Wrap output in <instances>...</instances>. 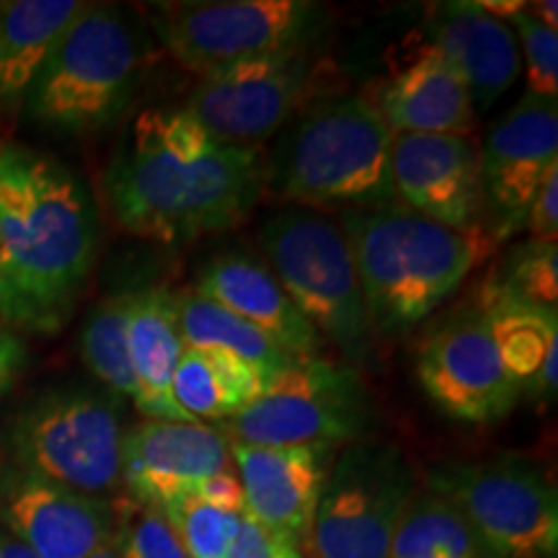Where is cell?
Returning a JSON list of instances; mask_svg holds the SVG:
<instances>
[{
  "mask_svg": "<svg viewBox=\"0 0 558 558\" xmlns=\"http://www.w3.org/2000/svg\"><path fill=\"white\" fill-rule=\"evenodd\" d=\"M264 194L267 156L256 145L209 137L184 107L140 111L104 171L111 220L169 246L226 233Z\"/></svg>",
  "mask_w": 558,
  "mask_h": 558,
  "instance_id": "1",
  "label": "cell"
},
{
  "mask_svg": "<svg viewBox=\"0 0 558 558\" xmlns=\"http://www.w3.org/2000/svg\"><path fill=\"white\" fill-rule=\"evenodd\" d=\"M99 246V220L68 166L0 145V324L58 333L73 316Z\"/></svg>",
  "mask_w": 558,
  "mask_h": 558,
  "instance_id": "2",
  "label": "cell"
},
{
  "mask_svg": "<svg viewBox=\"0 0 558 558\" xmlns=\"http://www.w3.org/2000/svg\"><path fill=\"white\" fill-rule=\"evenodd\" d=\"M378 337L427 320L499 246L492 230H452L393 205L347 209L339 220Z\"/></svg>",
  "mask_w": 558,
  "mask_h": 558,
  "instance_id": "3",
  "label": "cell"
},
{
  "mask_svg": "<svg viewBox=\"0 0 558 558\" xmlns=\"http://www.w3.org/2000/svg\"><path fill=\"white\" fill-rule=\"evenodd\" d=\"M390 148L393 132L365 96H324L284 128L267 158V194L316 213L393 207Z\"/></svg>",
  "mask_w": 558,
  "mask_h": 558,
  "instance_id": "4",
  "label": "cell"
},
{
  "mask_svg": "<svg viewBox=\"0 0 558 558\" xmlns=\"http://www.w3.org/2000/svg\"><path fill=\"white\" fill-rule=\"evenodd\" d=\"M150 60V39L135 19L117 5L86 3L32 83L26 114L73 135L109 128L135 99Z\"/></svg>",
  "mask_w": 558,
  "mask_h": 558,
  "instance_id": "5",
  "label": "cell"
},
{
  "mask_svg": "<svg viewBox=\"0 0 558 558\" xmlns=\"http://www.w3.org/2000/svg\"><path fill=\"white\" fill-rule=\"evenodd\" d=\"M267 267L324 341L354 365L375 357V333L352 248L339 222L324 213L282 207L262 226Z\"/></svg>",
  "mask_w": 558,
  "mask_h": 558,
  "instance_id": "6",
  "label": "cell"
},
{
  "mask_svg": "<svg viewBox=\"0 0 558 558\" xmlns=\"http://www.w3.org/2000/svg\"><path fill=\"white\" fill-rule=\"evenodd\" d=\"M375 424L378 407L357 367L305 357L220 429L246 448H347L369 439Z\"/></svg>",
  "mask_w": 558,
  "mask_h": 558,
  "instance_id": "7",
  "label": "cell"
},
{
  "mask_svg": "<svg viewBox=\"0 0 558 558\" xmlns=\"http://www.w3.org/2000/svg\"><path fill=\"white\" fill-rule=\"evenodd\" d=\"M150 32L171 58L207 75L262 54L311 50L329 26L313 0H207L148 5Z\"/></svg>",
  "mask_w": 558,
  "mask_h": 558,
  "instance_id": "8",
  "label": "cell"
},
{
  "mask_svg": "<svg viewBox=\"0 0 558 558\" xmlns=\"http://www.w3.org/2000/svg\"><path fill=\"white\" fill-rule=\"evenodd\" d=\"M429 492L463 514L484 558H556L558 497L548 473L530 458L448 460L429 473Z\"/></svg>",
  "mask_w": 558,
  "mask_h": 558,
  "instance_id": "9",
  "label": "cell"
},
{
  "mask_svg": "<svg viewBox=\"0 0 558 558\" xmlns=\"http://www.w3.org/2000/svg\"><path fill=\"white\" fill-rule=\"evenodd\" d=\"M331 94H339L337 68L311 47L248 58L202 75L184 111L220 143L256 145Z\"/></svg>",
  "mask_w": 558,
  "mask_h": 558,
  "instance_id": "10",
  "label": "cell"
},
{
  "mask_svg": "<svg viewBox=\"0 0 558 558\" xmlns=\"http://www.w3.org/2000/svg\"><path fill=\"white\" fill-rule=\"evenodd\" d=\"M124 414L111 390H50L19 416L13 448L21 471L107 499L122 486Z\"/></svg>",
  "mask_w": 558,
  "mask_h": 558,
  "instance_id": "11",
  "label": "cell"
},
{
  "mask_svg": "<svg viewBox=\"0 0 558 558\" xmlns=\"http://www.w3.org/2000/svg\"><path fill=\"white\" fill-rule=\"evenodd\" d=\"M414 494L416 471L399 445H347L326 473L305 546L316 558H388Z\"/></svg>",
  "mask_w": 558,
  "mask_h": 558,
  "instance_id": "12",
  "label": "cell"
},
{
  "mask_svg": "<svg viewBox=\"0 0 558 558\" xmlns=\"http://www.w3.org/2000/svg\"><path fill=\"white\" fill-rule=\"evenodd\" d=\"M416 375L432 403L465 424L499 422L522 396L478 305L452 313L424 339Z\"/></svg>",
  "mask_w": 558,
  "mask_h": 558,
  "instance_id": "13",
  "label": "cell"
},
{
  "mask_svg": "<svg viewBox=\"0 0 558 558\" xmlns=\"http://www.w3.org/2000/svg\"><path fill=\"white\" fill-rule=\"evenodd\" d=\"M558 99L525 94L488 130L481 148L486 222L505 241L525 228L543 179L558 166Z\"/></svg>",
  "mask_w": 558,
  "mask_h": 558,
  "instance_id": "14",
  "label": "cell"
},
{
  "mask_svg": "<svg viewBox=\"0 0 558 558\" xmlns=\"http://www.w3.org/2000/svg\"><path fill=\"white\" fill-rule=\"evenodd\" d=\"M396 202L452 230H488L481 148L460 135H393ZM494 235V233H492Z\"/></svg>",
  "mask_w": 558,
  "mask_h": 558,
  "instance_id": "15",
  "label": "cell"
},
{
  "mask_svg": "<svg viewBox=\"0 0 558 558\" xmlns=\"http://www.w3.org/2000/svg\"><path fill=\"white\" fill-rule=\"evenodd\" d=\"M362 96L393 135L471 137L476 130L478 111L469 88L427 37L393 47L386 73Z\"/></svg>",
  "mask_w": 558,
  "mask_h": 558,
  "instance_id": "16",
  "label": "cell"
},
{
  "mask_svg": "<svg viewBox=\"0 0 558 558\" xmlns=\"http://www.w3.org/2000/svg\"><path fill=\"white\" fill-rule=\"evenodd\" d=\"M233 471L230 439L220 424L153 422L124 429L122 488L150 507L197 497L209 478Z\"/></svg>",
  "mask_w": 558,
  "mask_h": 558,
  "instance_id": "17",
  "label": "cell"
},
{
  "mask_svg": "<svg viewBox=\"0 0 558 558\" xmlns=\"http://www.w3.org/2000/svg\"><path fill=\"white\" fill-rule=\"evenodd\" d=\"M0 520L39 558H88L114 538V507L34 473L16 471L0 486Z\"/></svg>",
  "mask_w": 558,
  "mask_h": 558,
  "instance_id": "18",
  "label": "cell"
},
{
  "mask_svg": "<svg viewBox=\"0 0 558 558\" xmlns=\"http://www.w3.org/2000/svg\"><path fill=\"white\" fill-rule=\"evenodd\" d=\"M243 512L271 538L305 546L333 463V448H246L230 445Z\"/></svg>",
  "mask_w": 558,
  "mask_h": 558,
  "instance_id": "19",
  "label": "cell"
},
{
  "mask_svg": "<svg viewBox=\"0 0 558 558\" xmlns=\"http://www.w3.org/2000/svg\"><path fill=\"white\" fill-rule=\"evenodd\" d=\"M194 290L246 318L295 357H320L324 339L298 311L267 262L243 251L218 254L199 269Z\"/></svg>",
  "mask_w": 558,
  "mask_h": 558,
  "instance_id": "20",
  "label": "cell"
},
{
  "mask_svg": "<svg viewBox=\"0 0 558 558\" xmlns=\"http://www.w3.org/2000/svg\"><path fill=\"white\" fill-rule=\"evenodd\" d=\"M427 39L463 78L476 111L492 109L522 70L518 37L507 21L488 16L471 0L437 5Z\"/></svg>",
  "mask_w": 558,
  "mask_h": 558,
  "instance_id": "21",
  "label": "cell"
},
{
  "mask_svg": "<svg viewBox=\"0 0 558 558\" xmlns=\"http://www.w3.org/2000/svg\"><path fill=\"white\" fill-rule=\"evenodd\" d=\"M184 339L179 329L177 292L166 288L132 290L128 316L130 365L135 373V407L153 422H190L171 399V380Z\"/></svg>",
  "mask_w": 558,
  "mask_h": 558,
  "instance_id": "22",
  "label": "cell"
},
{
  "mask_svg": "<svg viewBox=\"0 0 558 558\" xmlns=\"http://www.w3.org/2000/svg\"><path fill=\"white\" fill-rule=\"evenodd\" d=\"M478 308L486 313L501 360L522 396L548 401L558 388V320L556 311H543L520 300L486 290Z\"/></svg>",
  "mask_w": 558,
  "mask_h": 558,
  "instance_id": "23",
  "label": "cell"
},
{
  "mask_svg": "<svg viewBox=\"0 0 558 558\" xmlns=\"http://www.w3.org/2000/svg\"><path fill=\"white\" fill-rule=\"evenodd\" d=\"M86 9L81 0L0 3V107L21 104L62 34Z\"/></svg>",
  "mask_w": 558,
  "mask_h": 558,
  "instance_id": "24",
  "label": "cell"
},
{
  "mask_svg": "<svg viewBox=\"0 0 558 558\" xmlns=\"http://www.w3.org/2000/svg\"><path fill=\"white\" fill-rule=\"evenodd\" d=\"M269 383L226 352L184 347L171 380V399L190 422H228L267 390Z\"/></svg>",
  "mask_w": 558,
  "mask_h": 558,
  "instance_id": "25",
  "label": "cell"
},
{
  "mask_svg": "<svg viewBox=\"0 0 558 558\" xmlns=\"http://www.w3.org/2000/svg\"><path fill=\"white\" fill-rule=\"evenodd\" d=\"M177 311L181 339L186 347L226 352L254 367L267 383L300 360L246 318L235 316L226 305L215 303L194 288L177 292Z\"/></svg>",
  "mask_w": 558,
  "mask_h": 558,
  "instance_id": "26",
  "label": "cell"
},
{
  "mask_svg": "<svg viewBox=\"0 0 558 558\" xmlns=\"http://www.w3.org/2000/svg\"><path fill=\"white\" fill-rule=\"evenodd\" d=\"M388 558H484V554L463 514L427 488L411 497Z\"/></svg>",
  "mask_w": 558,
  "mask_h": 558,
  "instance_id": "27",
  "label": "cell"
},
{
  "mask_svg": "<svg viewBox=\"0 0 558 558\" xmlns=\"http://www.w3.org/2000/svg\"><path fill=\"white\" fill-rule=\"evenodd\" d=\"M132 292L104 298L86 320L81 333V354L90 373L114 396L135 401L137 386L130 365L128 316Z\"/></svg>",
  "mask_w": 558,
  "mask_h": 558,
  "instance_id": "28",
  "label": "cell"
},
{
  "mask_svg": "<svg viewBox=\"0 0 558 558\" xmlns=\"http://www.w3.org/2000/svg\"><path fill=\"white\" fill-rule=\"evenodd\" d=\"M497 295L520 300L543 311L558 308V246L556 243H522L507 256L501 275L486 284Z\"/></svg>",
  "mask_w": 558,
  "mask_h": 558,
  "instance_id": "29",
  "label": "cell"
},
{
  "mask_svg": "<svg viewBox=\"0 0 558 558\" xmlns=\"http://www.w3.org/2000/svg\"><path fill=\"white\" fill-rule=\"evenodd\" d=\"M160 512L177 530L190 558H226L239 538L246 512H235L202 499H181Z\"/></svg>",
  "mask_w": 558,
  "mask_h": 558,
  "instance_id": "30",
  "label": "cell"
},
{
  "mask_svg": "<svg viewBox=\"0 0 558 558\" xmlns=\"http://www.w3.org/2000/svg\"><path fill=\"white\" fill-rule=\"evenodd\" d=\"M114 507V548L122 558H190L177 530L158 507L124 497L111 501Z\"/></svg>",
  "mask_w": 558,
  "mask_h": 558,
  "instance_id": "31",
  "label": "cell"
},
{
  "mask_svg": "<svg viewBox=\"0 0 558 558\" xmlns=\"http://www.w3.org/2000/svg\"><path fill=\"white\" fill-rule=\"evenodd\" d=\"M525 58L527 94L541 99H558V32L543 26L527 9L509 19Z\"/></svg>",
  "mask_w": 558,
  "mask_h": 558,
  "instance_id": "32",
  "label": "cell"
},
{
  "mask_svg": "<svg viewBox=\"0 0 558 558\" xmlns=\"http://www.w3.org/2000/svg\"><path fill=\"white\" fill-rule=\"evenodd\" d=\"M527 233L538 243H556L558 241V166L548 171L543 179L541 190L535 192L533 205L527 209L525 220Z\"/></svg>",
  "mask_w": 558,
  "mask_h": 558,
  "instance_id": "33",
  "label": "cell"
},
{
  "mask_svg": "<svg viewBox=\"0 0 558 558\" xmlns=\"http://www.w3.org/2000/svg\"><path fill=\"white\" fill-rule=\"evenodd\" d=\"M26 365V349L16 333L0 324V399L13 388V383Z\"/></svg>",
  "mask_w": 558,
  "mask_h": 558,
  "instance_id": "34",
  "label": "cell"
},
{
  "mask_svg": "<svg viewBox=\"0 0 558 558\" xmlns=\"http://www.w3.org/2000/svg\"><path fill=\"white\" fill-rule=\"evenodd\" d=\"M226 558H275V541L246 514L239 538Z\"/></svg>",
  "mask_w": 558,
  "mask_h": 558,
  "instance_id": "35",
  "label": "cell"
},
{
  "mask_svg": "<svg viewBox=\"0 0 558 558\" xmlns=\"http://www.w3.org/2000/svg\"><path fill=\"white\" fill-rule=\"evenodd\" d=\"M476 5L481 11H486L488 16L499 21L518 16L520 11L527 9V3H522V0H476Z\"/></svg>",
  "mask_w": 558,
  "mask_h": 558,
  "instance_id": "36",
  "label": "cell"
},
{
  "mask_svg": "<svg viewBox=\"0 0 558 558\" xmlns=\"http://www.w3.org/2000/svg\"><path fill=\"white\" fill-rule=\"evenodd\" d=\"M527 11L533 13V16L538 19L543 26H548V29L558 32V3H556V0H541V3L527 5Z\"/></svg>",
  "mask_w": 558,
  "mask_h": 558,
  "instance_id": "37",
  "label": "cell"
},
{
  "mask_svg": "<svg viewBox=\"0 0 558 558\" xmlns=\"http://www.w3.org/2000/svg\"><path fill=\"white\" fill-rule=\"evenodd\" d=\"M0 558H39L16 538H0Z\"/></svg>",
  "mask_w": 558,
  "mask_h": 558,
  "instance_id": "38",
  "label": "cell"
},
{
  "mask_svg": "<svg viewBox=\"0 0 558 558\" xmlns=\"http://www.w3.org/2000/svg\"><path fill=\"white\" fill-rule=\"evenodd\" d=\"M275 541V558H305L303 550L295 543L282 541V538H271Z\"/></svg>",
  "mask_w": 558,
  "mask_h": 558,
  "instance_id": "39",
  "label": "cell"
},
{
  "mask_svg": "<svg viewBox=\"0 0 558 558\" xmlns=\"http://www.w3.org/2000/svg\"><path fill=\"white\" fill-rule=\"evenodd\" d=\"M88 558H122V556H120V550L114 548V543H107V546L99 548L94 556H88Z\"/></svg>",
  "mask_w": 558,
  "mask_h": 558,
  "instance_id": "40",
  "label": "cell"
}]
</instances>
